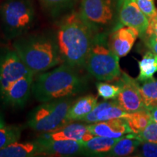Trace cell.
I'll use <instances>...</instances> for the list:
<instances>
[{
	"mask_svg": "<svg viewBox=\"0 0 157 157\" xmlns=\"http://www.w3.org/2000/svg\"><path fill=\"white\" fill-rule=\"evenodd\" d=\"M96 34L79 13L72 12L65 17L57 33V43L63 62L75 68L84 67Z\"/></svg>",
	"mask_w": 157,
	"mask_h": 157,
	"instance_id": "cell-1",
	"label": "cell"
},
{
	"mask_svg": "<svg viewBox=\"0 0 157 157\" xmlns=\"http://www.w3.org/2000/svg\"><path fill=\"white\" fill-rule=\"evenodd\" d=\"M86 85L76 68L62 62L53 70L39 74L33 82L31 93L37 101L43 103L72 97L82 93Z\"/></svg>",
	"mask_w": 157,
	"mask_h": 157,
	"instance_id": "cell-2",
	"label": "cell"
},
{
	"mask_svg": "<svg viewBox=\"0 0 157 157\" xmlns=\"http://www.w3.org/2000/svg\"><path fill=\"white\" fill-rule=\"evenodd\" d=\"M22 61L34 75L46 71L63 62L54 39L42 35L21 36L13 44Z\"/></svg>",
	"mask_w": 157,
	"mask_h": 157,
	"instance_id": "cell-3",
	"label": "cell"
},
{
	"mask_svg": "<svg viewBox=\"0 0 157 157\" xmlns=\"http://www.w3.org/2000/svg\"><path fill=\"white\" fill-rule=\"evenodd\" d=\"M84 67L99 81L112 82L121 76L119 58L110 48L104 32L95 34Z\"/></svg>",
	"mask_w": 157,
	"mask_h": 157,
	"instance_id": "cell-4",
	"label": "cell"
},
{
	"mask_svg": "<svg viewBox=\"0 0 157 157\" xmlns=\"http://www.w3.org/2000/svg\"><path fill=\"white\" fill-rule=\"evenodd\" d=\"M35 9L31 0H5L0 5V22L5 36L17 39L32 27Z\"/></svg>",
	"mask_w": 157,
	"mask_h": 157,
	"instance_id": "cell-5",
	"label": "cell"
},
{
	"mask_svg": "<svg viewBox=\"0 0 157 157\" xmlns=\"http://www.w3.org/2000/svg\"><path fill=\"white\" fill-rule=\"evenodd\" d=\"M72 103L69 98L43 102L29 113L27 124L36 132H56L70 123L68 113Z\"/></svg>",
	"mask_w": 157,
	"mask_h": 157,
	"instance_id": "cell-6",
	"label": "cell"
},
{
	"mask_svg": "<svg viewBox=\"0 0 157 157\" xmlns=\"http://www.w3.org/2000/svg\"><path fill=\"white\" fill-rule=\"evenodd\" d=\"M120 0H82L79 14L95 31L103 32L119 17Z\"/></svg>",
	"mask_w": 157,
	"mask_h": 157,
	"instance_id": "cell-7",
	"label": "cell"
},
{
	"mask_svg": "<svg viewBox=\"0 0 157 157\" xmlns=\"http://www.w3.org/2000/svg\"><path fill=\"white\" fill-rule=\"evenodd\" d=\"M29 72L14 49L0 50V98L12 84Z\"/></svg>",
	"mask_w": 157,
	"mask_h": 157,
	"instance_id": "cell-8",
	"label": "cell"
},
{
	"mask_svg": "<svg viewBox=\"0 0 157 157\" xmlns=\"http://www.w3.org/2000/svg\"><path fill=\"white\" fill-rule=\"evenodd\" d=\"M117 84L120 87V91L115 101L121 109L127 113H133L146 109L140 94V84L137 79L124 72H121Z\"/></svg>",
	"mask_w": 157,
	"mask_h": 157,
	"instance_id": "cell-9",
	"label": "cell"
},
{
	"mask_svg": "<svg viewBox=\"0 0 157 157\" xmlns=\"http://www.w3.org/2000/svg\"><path fill=\"white\" fill-rule=\"evenodd\" d=\"M117 27L125 25L138 31L139 36H146L149 19L138 7L135 0H120ZM116 27V28H117Z\"/></svg>",
	"mask_w": 157,
	"mask_h": 157,
	"instance_id": "cell-10",
	"label": "cell"
},
{
	"mask_svg": "<svg viewBox=\"0 0 157 157\" xmlns=\"http://www.w3.org/2000/svg\"><path fill=\"white\" fill-rule=\"evenodd\" d=\"M36 142L39 154L51 156H71L84 154L81 142L71 140H52L42 135Z\"/></svg>",
	"mask_w": 157,
	"mask_h": 157,
	"instance_id": "cell-11",
	"label": "cell"
},
{
	"mask_svg": "<svg viewBox=\"0 0 157 157\" xmlns=\"http://www.w3.org/2000/svg\"><path fill=\"white\" fill-rule=\"evenodd\" d=\"M34 76L29 72L12 84L1 97L4 103L13 107L23 106L31 93Z\"/></svg>",
	"mask_w": 157,
	"mask_h": 157,
	"instance_id": "cell-12",
	"label": "cell"
},
{
	"mask_svg": "<svg viewBox=\"0 0 157 157\" xmlns=\"http://www.w3.org/2000/svg\"><path fill=\"white\" fill-rule=\"evenodd\" d=\"M138 36V31L134 28L125 25L117 27L109 36V46L119 58H122L130 52Z\"/></svg>",
	"mask_w": 157,
	"mask_h": 157,
	"instance_id": "cell-13",
	"label": "cell"
},
{
	"mask_svg": "<svg viewBox=\"0 0 157 157\" xmlns=\"http://www.w3.org/2000/svg\"><path fill=\"white\" fill-rule=\"evenodd\" d=\"M87 127L93 135L120 138L128 133H132L127 122L123 118L87 124Z\"/></svg>",
	"mask_w": 157,
	"mask_h": 157,
	"instance_id": "cell-14",
	"label": "cell"
},
{
	"mask_svg": "<svg viewBox=\"0 0 157 157\" xmlns=\"http://www.w3.org/2000/svg\"><path fill=\"white\" fill-rule=\"evenodd\" d=\"M128 113L121 109L116 101H104L98 103L93 111L81 121L92 124L114 119H124Z\"/></svg>",
	"mask_w": 157,
	"mask_h": 157,
	"instance_id": "cell-15",
	"label": "cell"
},
{
	"mask_svg": "<svg viewBox=\"0 0 157 157\" xmlns=\"http://www.w3.org/2000/svg\"><path fill=\"white\" fill-rule=\"evenodd\" d=\"M43 136L52 140H71L84 143L91 139L94 135L90 132L87 124L82 123H68L56 132H49Z\"/></svg>",
	"mask_w": 157,
	"mask_h": 157,
	"instance_id": "cell-16",
	"label": "cell"
},
{
	"mask_svg": "<svg viewBox=\"0 0 157 157\" xmlns=\"http://www.w3.org/2000/svg\"><path fill=\"white\" fill-rule=\"evenodd\" d=\"M98 97L94 95H87L78 98L72 103L68 113L70 122L82 121L91 112L98 104Z\"/></svg>",
	"mask_w": 157,
	"mask_h": 157,
	"instance_id": "cell-17",
	"label": "cell"
},
{
	"mask_svg": "<svg viewBox=\"0 0 157 157\" xmlns=\"http://www.w3.org/2000/svg\"><path fill=\"white\" fill-rule=\"evenodd\" d=\"M39 154L36 140L13 143L0 150V157H31Z\"/></svg>",
	"mask_w": 157,
	"mask_h": 157,
	"instance_id": "cell-18",
	"label": "cell"
},
{
	"mask_svg": "<svg viewBox=\"0 0 157 157\" xmlns=\"http://www.w3.org/2000/svg\"><path fill=\"white\" fill-rule=\"evenodd\" d=\"M120 138H111L94 135L89 140L82 143L84 154H103L105 156Z\"/></svg>",
	"mask_w": 157,
	"mask_h": 157,
	"instance_id": "cell-19",
	"label": "cell"
},
{
	"mask_svg": "<svg viewBox=\"0 0 157 157\" xmlns=\"http://www.w3.org/2000/svg\"><path fill=\"white\" fill-rule=\"evenodd\" d=\"M141 142L137 139L131 136L128 133L124 136L121 137L116 143L111 150L108 152L105 156H127L134 153Z\"/></svg>",
	"mask_w": 157,
	"mask_h": 157,
	"instance_id": "cell-20",
	"label": "cell"
},
{
	"mask_svg": "<svg viewBox=\"0 0 157 157\" xmlns=\"http://www.w3.org/2000/svg\"><path fill=\"white\" fill-rule=\"evenodd\" d=\"M124 119L129 125L132 133L138 134L148 126L152 118L148 110L145 109L133 113H128Z\"/></svg>",
	"mask_w": 157,
	"mask_h": 157,
	"instance_id": "cell-21",
	"label": "cell"
},
{
	"mask_svg": "<svg viewBox=\"0 0 157 157\" xmlns=\"http://www.w3.org/2000/svg\"><path fill=\"white\" fill-rule=\"evenodd\" d=\"M140 74L137 80L142 82L152 78L157 72V55L154 52H147L140 61H138Z\"/></svg>",
	"mask_w": 157,
	"mask_h": 157,
	"instance_id": "cell-22",
	"label": "cell"
},
{
	"mask_svg": "<svg viewBox=\"0 0 157 157\" xmlns=\"http://www.w3.org/2000/svg\"><path fill=\"white\" fill-rule=\"evenodd\" d=\"M140 91L146 109L157 106V79L152 77L142 82Z\"/></svg>",
	"mask_w": 157,
	"mask_h": 157,
	"instance_id": "cell-23",
	"label": "cell"
},
{
	"mask_svg": "<svg viewBox=\"0 0 157 157\" xmlns=\"http://www.w3.org/2000/svg\"><path fill=\"white\" fill-rule=\"evenodd\" d=\"M21 135V127L15 125H5L0 128V150L11 143L18 141Z\"/></svg>",
	"mask_w": 157,
	"mask_h": 157,
	"instance_id": "cell-24",
	"label": "cell"
},
{
	"mask_svg": "<svg viewBox=\"0 0 157 157\" xmlns=\"http://www.w3.org/2000/svg\"><path fill=\"white\" fill-rule=\"evenodd\" d=\"M98 95L104 100L116 99L120 91V87L118 84H111L105 82L96 84Z\"/></svg>",
	"mask_w": 157,
	"mask_h": 157,
	"instance_id": "cell-25",
	"label": "cell"
},
{
	"mask_svg": "<svg viewBox=\"0 0 157 157\" xmlns=\"http://www.w3.org/2000/svg\"><path fill=\"white\" fill-rule=\"evenodd\" d=\"M131 136L140 142H151L157 143V122L151 119L146 128L138 134L130 133Z\"/></svg>",
	"mask_w": 157,
	"mask_h": 157,
	"instance_id": "cell-26",
	"label": "cell"
},
{
	"mask_svg": "<svg viewBox=\"0 0 157 157\" xmlns=\"http://www.w3.org/2000/svg\"><path fill=\"white\" fill-rule=\"evenodd\" d=\"M44 6L51 12H57L68 8L76 2L77 0H39Z\"/></svg>",
	"mask_w": 157,
	"mask_h": 157,
	"instance_id": "cell-27",
	"label": "cell"
},
{
	"mask_svg": "<svg viewBox=\"0 0 157 157\" xmlns=\"http://www.w3.org/2000/svg\"><path fill=\"white\" fill-rule=\"evenodd\" d=\"M135 1L140 9L148 17V19L151 18L157 13L154 0H135Z\"/></svg>",
	"mask_w": 157,
	"mask_h": 157,
	"instance_id": "cell-28",
	"label": "cell"
},
{
	"mask_svg": "<svg viewBox=\"0 0 157 157\" xmlns=\"http://www.w3.org/2000/svg\"><path fill=\"white\" fill-rule=\"evenodd\" d=\"M141 154L146 157H157V143L141 142Z\"/></svg>",
	"mask_w": 157,
	"mask_h": 157,
	"instance_id": "cell-29",
	"label": "cell"
},
{
	"mask_svg": "<svg viewBox=\"0 0 157 157\" xmlns=\"http://www.w3.org/2000/svg\"><path fill=\"white\" fill-rule=\"evenodd\" d=\"M151 34L154 35L157 37V13L154 17L149 19V25L148 28L147 29L146 36Z\"/></svg>",
	"mask_w": 157,
	"mask_h": 157,
	"instance_id": "cell-30",
	"label": "cell"
},
{
	"mask_svg": "<svg viewBox=\"0 0 157 157\" xmlns=\"http://www.w3.org/2000/svg\"><path fill=\"white\" fill-rule=\"evenodd\" d=\"M146 45L147 47L154 52L155 54L157 55V37L154 35H146Z\"/></svg>",
	"mask_w": 157,
	"mask_h": 157,
	"instance_id": "cell-31",
	"label": "cell"
},
{
	"mask_svg": "<svg viewBox=\"0 0 157 157\" xmlns=\"http://www.w3.org/2000/svg\"><path fill=\"white\" fill-rule=\"evenodd\" d=\"M150 113L151 117L152 119L157 122V106L151 108V109H148Z\"/></svg>",
	"mask_w": 157,
	"mask_h": 157,
	"instance_id": "cell-32",
	"label": "cell"
},
{
	"mask_svg": "<svg viewBox=\"0 0 157 157\" xmlns=\"http://www.w3.org/2000/svg\"><path fill=\"white\" fill-rule=\"evenodd\" d=\"M5 125V121L4 120V118L1 113H0V128H2Z\"/></svg>",
	"mask_w": 157,
	"mask_h": 157,
	"instance_id": "cell-33",
	"label": "cell"
}]
</instances>
